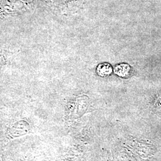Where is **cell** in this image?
I'll list each match as a JSON object with an SVG mask.
<instances>
[{
  "label": "cell",
  "mask_w": 161,
  "mask_h": 161,
  "mask_svg": "<svg viewBox=\"0 0 161 161\" xmlns=\"http://www.w3.org/2000/svg\"><path fill=\"white\" fill-rule=\"evenodd\" d=\"M115 72L116 75L121 77L127 78L131 75V69L127 64H121L116 66L115 69Z\"/></svg>",
  "instance_id": "6da1fadb"
},
{
  "label": "cell",
  "mask_w": 161,
  "mask_h": 161,
  "mask_svg": "<svg viewBox=\"0 0 161 161\" xmlns=\"http://www.w3.org/2000/svg\"><path fill=\"white\" fill-rule=\"evenodd\" d=\"M112 72V66L108 64H100L97 67V73L101 76L109 75Z\"/></svg>",
  "instance_id": "7a4b0ae2"
}]
</instances>
